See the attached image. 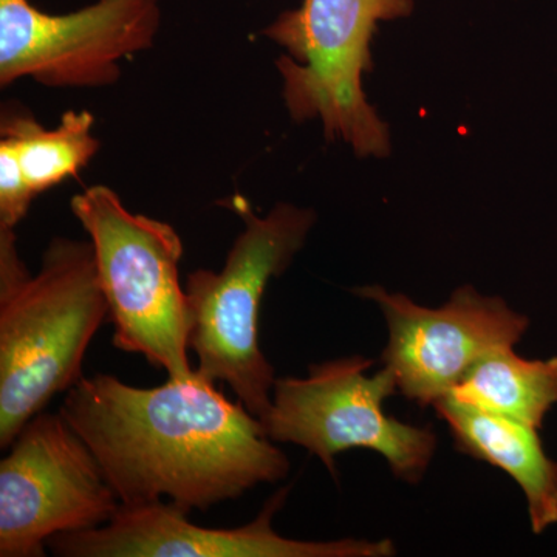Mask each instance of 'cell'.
I'll use <instances>...</instances> for the list:
<instances>
[{"label":"cell","mask_w":557,"mask_h":557,"mask_svg":"<svg viewBox=\"0 0 557 557\" xmlns=\"http://www.w3.org/2000/svg\"><path fill=\"white\" fill-rule=\"evenodd\" d=\"M60 412L124 507L166 497L188 515L208 511L289 472L259 418L197 370L149 388L106 373L83 376Z\"/></svg>","instance_id":"1"},{"label":"cell","mask_w":557,"mask_h":557,"mask_svg":"<svg viewBox=\"0 0 557 557\" xmlns=\"http://www.w3.org/2000/svg\"><path fill=\"white\" fill-rule=\"evenodd\" d=\"M106 318L90 240L54 237L30 274L16 233L0 228V448L83 379L87 348Z\"/></svg>","instance_id":"2"},{"label":"cell","mask_w":557,"mask_h":557,"mask_svg":"<svg viewBox=\"0 0 557 557\" xmlns=\"http://www.w3.org/2000/svg\"><path fill=\"white\" fill-rule=\"evenodd\" d=\"M244 230L220 271L196 270L186 278L193 329L189 350L197 372L212 383L228 384L259 420L269 413L274 368L259 346V310L267 287L281 276L309 237L313 209L277 203L267 215L236 205Z\"/></svg>","instance_id":"3"},{"label":"cell","mask_w":557,"mask_h":557,"mask_svg":"<svg viewBox=\"0 0 557 557\" xmlns=\"http://www.w3.org/2000/svg\"><path fill=\"white\" fill-rule=\"evenodd\" d=\"M95 249L113 324V346L141 355L168 380L193 379L188 295L180 285L183 242L170 223L135 214L109 186H91L70 201Z\"/></svg>","instance_id":"4"},{"label":"cell","mask_w":557,"mask_h":557,"mask_svg":"<svg viewBox=\"0 0 557 557\" xmlns=\"http://www.w3.org/2000/svg\"><path fill=\"white\" fill-rule=\"evenodd\" d=\"M412 11L413 0H302L278 14L263 35L285 50L276 65L289 116L321 120L329 141L341 139L359 157L388 156L387 124L369 104L362 76L373 67L380 22Z\"/></svg>","instance_id":"5"},{"label":"cell","mask_w":557,"mask_h":557,"mask_svg":"<svg viewBox=\"0 0 557 557\" xmlns=\"http://www.w3.org/2000/svg\"><path fill=\"white\" fill-rule=\"evenodd\" d=\"M372 364L357 355L311 364L307 379H276L260 423L271 442L302 446L335 479L336 456L362 448L383 456L395 478L417 485L434 458L437 435L384 412L397 380L387 368L366 375Z\"/></svg>","instance_id":"6"},{"label":"cell","mask_w":557,"mask_h":557,"mask_svg":"<svg viewBox=\"0 0 557 557\" xmlns=\"http://www.w3.org/2000/svg\"><path fill=\"white\" fill-rule=\"evenodd\" d=\"M121 507L62 413L33 417L0 461V557H42L50 539L102 527Z\"/></svg>","instance_id":"7"},{"label":"cell","mask_w":557,"mask_h":557,"mask_svg":"<svg viewBox=\"0 0 557 557\" xmlns=\"http://www.w3.org/2000/svg\"><path fill=\"white\" fill-rule=\"evenodd\" d=\"M161 0H95L64 14L30 0H0V84L30 78L53 89H97L121 78V61L149 50Z\"/></svg>","instance_id":"8"},{"label":"cell","mask_w":557,"mask_h":557,"mask_svg":"<svg viewBox=\"0 0 557 557\" xmlns=\"http://www.w3.org/2000/svg\"><path fill=\"white\" fill-rule=\"evenodd\" d=\"M354 293L383 311L388 341L381 361L394 373L398 391L421 408L448 397L491 351L515 347L530 325L504 299L483 296L469 285L457 288L438 309L418 306L380 285Z\"/></svg>","instance_id":"9"},{"label":"cell","mask_w":557,"mask_h":557,"mask_svg":"<svg viewBox=\"0 0 557 557\" xmlns=\"http://www.w3.org/2000/svg\"><path fill=\"white\" fill-rule=\"evenodd\" d=\"M288 493L289 487H282L258 518L237 528L196 525L172 502L121 505L104 525L58 534L49 548L61 557H388L397 553L388 539L317 542L281 536L273 518Z\"/></svg>","instance_id":"10"},{"label":"cell","mask_w":557,"mask_h":557,"mask_svg":"<svg viewBox=\"0 0 557 557\" xmlns=\"http://www.w3.org/2000/svg\"><path fill=\"white\" fill-rule=\"evenodd\" d=\"M448 424L458 453L507 472L523 491L534 534L557 523V463L536 428L446 397L434 406Z\"/></svg>","instance_id":"11"},{"label":"cell","mask_w":557,"mask_h":557,"mask_svg":"<svg viewBox=\"0 0 557 557\" xmlns=\"http://www.w3.org/2000/svg\"><path fill=\"white\" fill-rule=\"evenodd\" d=\"M448 397L541 429L557 403V357L523 359L512 346L496 348L469 370Z\"/></svg>","instance_id":"12"},{"label":"cell","mask_w":557,"mask_h":557,"mask_svg":"<svg viewBox=\"0 0 557 557\" xmlns=\"http://www.w3.org/2000/svg\"><path fill=\"white\" fill-rule=\"evenodd\" d=\"M95 116L87 110H69L54 129L40 126L32 113H2L0 139L14 150L22 175L33 196L46 193L97 156L100 141L94 135Z\"/></svg>","instance_id":"13"},{"label":"cell","mask_w":557,"mask_h":557,"mask_svg":"<svg viewBox=\"0 0 557 557\" xmlns=\"http://www.w3.org/2000/svg\"><path fill=\"white\" fill-rule=\"evenodd\" d=\"M35 199L13 148L0 139V228H16Z\"/></svg>","instance_id":"14"}]
</instances>
